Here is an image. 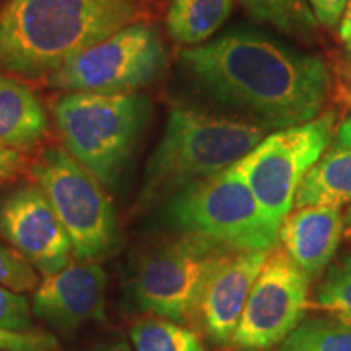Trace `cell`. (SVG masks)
<instances>
[{"label": "cell", "instance_id": "cell-28", "mask_svg": "<svg viewBox=\"0 0 351 351\" xmlns=\"http://www.w3.org/2000/svg\"><path fill=\"white\" fill-rule=\"evenodd\" d=\"M337 145L351 148V117L340 124L339 132H337Z\"/></svg>", "mask_w": 351, "mask_h": 351}, {"label": "cell", "instance_id": "cell-19", "mask_svg": "<svg viewBox=\"0 0 351 351\" xmlns=\"http://www.w3.org/2000/svg\"><path fill=\"white\" fill-rule=\"evenodd\" d=\"M280 351H351V322L319 317L301 322Z\"/></svg>", "mask_w": 351, "mask_h": 351}, {"label": "cell", "instance_id": "cell-8", "mask_svg": "<svg viewBox=\"0 0 351 351\" xmlns=\"http://www.w3.org/2000/svg\"><path fill=\"white\" fill-rule=\"evenodd\" d=\"M163 44L147 23H130L47 77V85L65 91L130 93L156 77L163 64Z\"/></svg>", "mask_w": 351, "mask_h": 351}, {"label": "cell", "instance_id": "cell-22", "mask_svg": "<svg viewBox=\"0 0 351 351\" xmlns=\"http://www.w3.org/2000/svg\"><path fill=\"white\" fill-rule=\"evenodd\" d=\"M0 285L16 293L33 291L39 285L36 269L3 243H0Z\"/></svg>", "mask_w": 351, "mask_h": 351}, {"label": "cell", "instance_id": "cell-4", "mask_svg": "<svg viewBox=\"0 0 351 351\" xmlns=\"http://www.w3.org/2000/svg\"><path fill=\"white\" fill-rule=\"evenodd\" d=\"M145 99L135 93L70 91L54 106L62 143L104 186H112L142 130Z\"/></svg>", "mask_w": 351, "mask_h": 351}, {"label": "cell", "instance_id": "cell-3", "mask_svg": "<svg viewBox=\"0 0 351 351\" xmlns=\"http://www.w3.org/2000/svg\"><path fill=\"white\" fill-rule=\"evenodd\" d=\"M263 132L262 125L251 122L217 117L194 108H173L148 161L145 197L179 192L231 168L261 142Z\"/></svg>", "mask_w": 351, "mask_h": 351}, {"label": "cell", "instance_id": "cell-11", "mask_svg": "<svg viewBox=\"0 0 351 351\" xmlns=\"http://www.w3.org/2000/svg\"><path fill=\"white\" fill-rule=\"evenodd\" d=\"M0 234L46 276L69 265L72 243L36 186L19 187L0 199Z\"/></svg>", "mask_w": 351, "mask_h": 351}, {"label": "cell", "instance_id": "cell-21", "mask_svg": "<svg viewBox=\"0 0 351 351\" xmlns=\"http://www.w3.org/2000/svg\"><path fill=\"white\" fill-rule=\"evenodd\" d=\"M315 301L335 317L351 322V254L328 267L315 291Z\"/></svg>", "mask_w": 351, "mask_h": 351}, {"label": "cell", "instance_id": "cell-18", "mask_svg": "<svg viewBox=\"0 0 351 351\" xmlns=\"http://www.w3.org/2000/svg\"><path fill=\"white\" fill-rule=\"evenodd\" d=\"M135 351H205L200 337L169 319H142L130 328Z\"/></svg>", "mask_w": 351, "mask_h": 351}, {"label": "cell", "instance_id": "cell-17", "mask_svg": "<svg viewBox=\"0 0 351 351\" xmlns=\"http://www.w3.org/2000/svg\"><path fill=\"white\" fill-rule=\"evenodd\" d=\"M234 0H173L166 13V29L176 43L200 46L230 19Z\"/></svg>", "mask_w": 351, "mask_h": 351}, {"label": "cell", "instance_id": "cell-13", "mask_svg": "<svg viewBox=\"0 0 351 351\" xmlns=\"http://www.w3.org/2000/svg\"><path fill=\"white\" fill-rule=\"evenodd\" d=\"M269 254L270 251L226 252L213 267L197 306L202 326L213 341H231Z\"/></svg>", "mask_w": 351, "mask_h": 351}, {"label": "cell", "instance_id": "cell-25", "mask_svg": "<svg viewBox=\"0 0 351 351\" xmlns=\"http://www.w3.org/2000/svg\"><path fill=\"white\" fill-rule=\"evenodd\" d=\"M315 20L327 28H335L340 23L348 0H307Z\"/></svg>", "mask_w": 351, "mask_h": 351}, {"label": "cell", "instance_id": "cell-12", "mask_svg": "<svg viewBox=\"0 0 351 351\" xmlns=\"http://www.w3.org/2000/svg\"><path fill=\"white\" fill-rule=\"evenodd\" d=\"M108 278L98 263L78 261L47 275L33 296V313L60 332L104 320Z\"/></svg>", "mask_w": 351, "mask_h": 351}, {"label": "cell", "instance_id": "cell-29", "mask_svg": "<svg viewBox=\"0 0 351 351\" xmlns=\"http://www.w3.org/2000/svg\"><path fill=\"white\" fill-rule=\"evenodd\" d=\"M340 95L341 99L346 101L351 106V75L346 77V80L343 83H340Z\"/></svg>", "mask_w": 351, "mask_h": 351}, {"label": "cell", "instance_id": "cell-7", "mask_svg": "<svg viewBox=\"0 0 351 351\" xmlns=\"http://www.w3.org/2000/svg\"><path fill=\"white\" fill-rule=\"evenodd\" d=\"M335 119V114L326 112L304 124L275 132L232 165L275 226L280 228L295 207L300 182L330 143Z\"/></svg>", "mask_w": 351, "mask_h": 351}, {"label": "cell", "instance_id": "cell-27", "mask_svg": "<svg viewBox=\"0 0 351 351\" xmlns=\"http://www.w3.org/2000/svg\"><path fill=\"white\" fill-rule=\"evenodd\" d=\"M340 39L343 41L346 49L351 51V0H348V5L340 20Z\"/></svg>", "mask_w": 351, "mask_h": 351}, {"label": "cell", "instance_id": "cell-10", "mask_svg": "<svg viewBox=\"0 0 351 351\" xmlns=\"http://www.w3.org/2000/svg\"><path fill=\"white\" fill-rule=\"evenodd\" d=\"M309 276L285 249H271L249 293L231 341L245 351L283 343L307 309Z\"/></svg>", "mask_w": 351, "mask_h": 351}, {"label": "cell", "instance_id": "cell-30", "mask_svg": "<svg viewBox=\"0 0 351 351\" xmlns=\"http://www.w3.org/2000/svg\"><path fill=\"white\" fill-rule=\"evenodd\" d=\"M343 225H345L346 230H350V231H351V207L348 208V212H346V215H345V218H343Z\"/></svg>", "mask_w": 351, "mask_h": 351}, {"label": "cell", "instance_id": "cell-14", "mask_svg": "<svg viewBox=\"0 0 351 351\" xmlns=\"http://www.w3.org/2000/svg\"><path fill=\"white\" fill-rule=\"evenodd\" d=\"M343 230L340 208L302 207L289 212L278 230L283 249L304 274L317 276L335 256Z\"/></svg>", "mask_w": 351, "mask_h": 351}, {"label": "cell", "instance_id": "cell-26", "mask_svg": "<svg viewBox=\"0 0 351 351\" xmlns=\"http://www.w3.org/2000/svg\"><path fill=\"white\" fill-rule=\"evenodd\" d=\"M23 169L25 160L21 152L0 145V186L19 178Z\"/></svg>", "mask_w": 351, "mask_h": 351}, {"label": "cell", "instance_id": "cell-2", "mask_svg": "<svg viewBox=\"0 0 351 351\" xmlns=\"http://www.w3.org/2000/svg\"><path fill=\"white\" fill-rule=\"evenodd\" d=\"M137 16L134 0H8L0 10V69L47 78Z\"/></svg>", "mask_w": 351, "mask_h": 351}, {"label": "cell", "instance_id": "cell-16", "mask_svg": "<svg viewBox=\"0 0 351 351\" xmlns=\"http://www.w3.org/2000/svg\"><path fill=\"white\" fill-rule=\"evenodd\" d=\"M351 202V148L335 147L307 171L296 191L295 207L340 208Z\"/></svg>", "mask_w": 351, "mask_h": 351}, {"label": "cell", "instance_id": "cell-24", "mask_svg": "<svg viewBox=\"0 0 351 351\" xmlns=\"http://www.w3.org/2000/svg\"><path fill=\"white\" fill-rule=\"evenodd\" d=\"M56 337L44 330H13L0 327V351H57Z\"/></svg>", "mask_w": 351, "mask_h": 351}, {"label": "cell", "instance_id": "cell-5", "mask_svg": "<svg viewBox=\"0 0 351 351\" xmlns=\"http://www.w3.org/2000/svg\"><path fill=\"white\" fill-rule=\"evenodd\" d=\"M169 221L228 252L271 251L278 226L262 212L251 187L234 168L192 184L169 202Z\"/></svg>", "mask_w": 351, "mask_h": 351}, {"label": "cell", "instance_id": "cell-6", "mask_svg": "<svg viewBox=\"0 0 351 351\" xmlns=\"http://www.w3.org/2000/svg\"><path fill=\"white\" fill-rule=\"evenodd\" d=\"M32 176L67 231L77 261L103 257L116 244L117 223L111 200L93 173L67 150L47 147Z\"/></svg>", "mask_w": 351, "mask_h": 351}, {"label": "cell", "instance_id": "cell-1", "mask_svg": "<svg viewBox=\"0 0 351 351\" xmlns=\"http://www.w3.org/2000/svg\"><path fill=\"white\" fill-rule=\"evenodd\" d=\"M181 60L215 99L251 114L263 129L283 130L315 119L332 85L322 59L245 32L187 47Z\"/></svg>", "mask_w": 351, "mask_h": 351}, {"label": "cell", "instance_id": "cell-9", "mask_svg": "<svg viewBox=\"0 0 351 351\" xmlns=\"http://www.w3.org/2000/svg\"><path fill=\"white\" fill-rule=\"evenodd\" d=\"M226 252L186 234L145 257L135 280L140 307L174 322L187 320L197 313L208 275Z\"/></svg>", "mask_w": 351, "mask_h": 351}, {"label": "cell", "instance_id": "cell-23", "mask_svg": "<svg viewBox=\"0 0 351 351\" xmlns=\"http://www.w3.org/2000/svg\"><path fill=\"white\" fill-rule=\"evenodd\" d=\"M33 307L21 293L0 285V327L13 330L33 328Z\"/></svg>", "mask_w": 351, "mask_h": 351}, {"label": "cell", "instance_id": "cell-20", "mask_svg": "<svg viewBox=\"0 0 351 351\" xmlns=\"http://www.w3.org/2000/svg\"><path fill=\"white\" fill-rule=\"evenodd\" d=\"M254 19L269 21L288 34H311L317 28L307 0H243Z\"/></svg>", "mask_w": 351, "mask_h": 351}, {"label": "cell", "instance_id": "cell-15", "mask_svg": "<svg viewBox=\"0 0 351 351\" xmlns=\"http://www.w3.org/2000/svg\"><path fill=\"white\" fill-rule=\"evenodd\" d=\"M47 130V112L32 88L0 75V145L29 152L41 143Z\"/></svg>", "mask_w": 351, "mask_h": 351}]
</instances>
